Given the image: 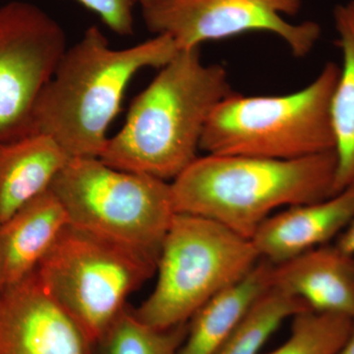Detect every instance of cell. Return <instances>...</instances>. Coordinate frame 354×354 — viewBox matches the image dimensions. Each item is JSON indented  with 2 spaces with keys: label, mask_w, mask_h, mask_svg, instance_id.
<instances>
[{
  "label": "cell",
  "mask_w": 354,
  "mask_h": 354,
  "mask_svg": "<svg viewBox=\"0 0 354 354\" xmlns=\"http://www.w3.org/2000/svg\"><path fill=\"white\" fill-rule=\"evenodd\" d=\"M179 50L167 35L115 50L97 26L66 48L39 94L29 134L50 136L71 158H100L128 84L140 70L162 68Z\"/></svg>",
  "instance_id": "cell-1"
},
{
  "label": "cell",
  "mask_w": 354,
  "mask_h": 354,
  "mask_svg": "<svg viewBox=\"0 0 354 354\" xmlns=\"http://www.w3.org/2000/svg\"><path fill=\"white\" fill-rule=\"evenodd\" d=\"M232 90L227 70L200 48L179 50L140 93L100 160L120 171L174 180L195 160L204 128Z\"/></svg>",
  "instance_id": "cell-2"
},
{
  "label": "cell",
  "mask_w": 354,
  "mask_h": 354,
  "mask_svg": "<svg viewBox=\"0 0 354 354\" xmlns=\"http://www.w3.org/2000/svg\"><path fill=\"white\" fill-rule=\"evenodd\" d=\"M335 151L293 160L247 156L198 157L171 183L176 213L216 221L252 239L277 209L335 195Z\"/></svg>",
  "instance_id": "cell-3"
},
{
  "label": "cell",
  "mask_w": 354,
  "mask_h": 354,
  "mask_svg": "<svg viewBox=\"0 0 354 354\" xmlns=\"http://www.w3.org/2000/svg\"><path fill=\"white\" fill-rule=\"evenodd\" d=\"M328 62L306 87L281 95H227L209 116L200 149L208 155L293 160L335 151L332 97L339 75Z\"/></svg>",
  "instance_id": "cell-4"
},
{
  "label": "cell",
  "mask_w": 354,
  "mask_h": 354,
  "mask_svg": "<svg viewBox=\"0 0 354 354\" xmlns=\"http://www.w3.org/2000/svg\"><path fill=\"white\" fill-rule=\"evenodd\" d=\"M260 261L250 239L208 218L176 213L160 248L155 288L133 312L153 329L188 323Z\"/></svg>",
  "instance_id": "cell-5"
},
{
  "label": "cell",
  "mask_w": 354,
  "mask_h": 354,
  "mask_svg": "<svg viewBox=\"0 0 354 354\" xmlns=\"http://www.w3.org/2000/svg\"><path fill=\"white\" fill-rule=\"evenodd\" d=\"M50 188L70 225L158 260L176 214L171 183L114 169L99 158H71Z\"/></svg>",
  "instance_id": "cell-6"
},
{
  "label": "cell",
  "mask_w": 354,
  "mask_h": 354,
  "mask_svg": "<svg viewBox=\"0 0 354 354\" xmlns=\"http://www.w3.org/2000/svg\"><path fill=\"white\" fill-rule=\"evenodd\" d=\"M158 260L69 225L36 269L51 297L97 346L127 297L157 271Z\"/></svg>",
  "instance_id": "cell-7"
},
{
  "label": "cell",
  "mask_w": 354,
  "mask_h": 354,
  "mask_svg": "<svg viewBox=\"0 0 354 354\" xmlns=\"http://www.w3.org/2000/svg\"><path fill=\"white\" fill-rule=\"evenodd\" d=\"M301 0H160L142 6L147 28L167 35L179 50L200 48L247 32H267L285 41L297 57H306L320 38L312 21L291 24L283 15H295Z\"/></svg>",
  "instance_id": "cell-8"
},
{
  "label": "cell",
  "mask_w": 354,
  "mask_h": 354,
  "mask_svg": "<svg viewBox=\"0 0 354 354\" xmlns=\"http://www.w3.org/2000/svg\"><path fill=\"white\" fill-rule=\"evenodd\" d=\"M66 48L64 30L39 6H0V142L29 135L37 100Z\"/></svg>",
  "instance_id": "cell-9"
},
{
  "label": "cell",
  "mask_w": 354,
  "mask_h": 354,
  "mask_svg": "<svg viewBox=\"0 0 354 354\" xmlns=\"http://www.w3.org/2000/svg\"><path fill=\"white\" fill-rule=\"evenodd\" d=\"M0 354H99L36 271L0 293Z\"/></svg>",
  "instance_id": "cell-10"
},
{
  "label": "cell",
  "mask_w": 354,
  "mask_h": 354,
  "mask_svg": "<svg viewBox=\"0 0 354 354\" xmlns=\"http://www.w3.org/2000/svg\"><path fill=\"white\" fill-rule=\"evenodd\" d=\"M354 218V187L322 201L290 207L269 216L252 241L261 260L279 265L329 244Z\"/></svg>",
  "instance_id": "cell-11"
},
{
  "label": "cell",
  "mask_w": 354,
  "mask_h": 354,
  "mask_svg": "<svg viewBox=\"0 0 354 354\" xmlns=\"http://www.w3.org/2000/svg\"><path fill=\"white\" fill-rule=\"evenodd\" d=\"M271 277L272 286L301 300L312 311L346 316L354 322V255L335 244L272 265Z\"/></svg>",
  "instance_id": "cell-12"
},
{
  "label": "cell",
  "mask_w": 354,
  "mask_h": 354,
  "mask_svg": "<svg viewBox=\"0 0 354 354\" xmlns=\"http://www.w3.org/2000/svg\"><path fill=\"white\" fill-rule=\"evenodd\" d=\"M70 223L64 205L50 188L26 203L0 225L2 290L27 278Z\"/></svg>",
  "instance_id": "cell-13"
},
{
  "label": "cell",
  "mask_w": 354,
  "mask_h": 354,
  "mask_svg": "<svg viewBox=\"0 0 354 354\" xmlns=\"http://www.w3.org/2000/svg\"><path fill=\"white\" fill-rule=\"evenodd\" d=\"M69 158L44 134L0 142V225L48 190Z\"/></svg>",
  "instance_id": "cell-14"
},
{
  "label": "cell",
  "mask_w": 354,
  "mask_h": 354,
  "mask_svg": "<svg viewBox=\"0 0 354 354\" xmlns=\"http://www.w3.org/2000/svg\"><path fill=\"white\" fill-rule=\"evenodd\" d=\"M272 263L261 260L241 281L209 300L188 322L176 354H215L248 310L272 286Z\"/></svg>",
  "instance_id": "cell-15"
},
{
  "label": "cell",
  "mask_w": 354,
  "mask_h": 354,
  "mask_svg": "<svg viewBox=\"0 0 354 354\" xmlns=\"http://www.w3.org/2000/svg\"><path fill=\"white\" fill-rule=\"evenodd\" d=\"M334 17L344 58L330 106L337 156V194L354 187V0L335 7Z\"/></svg>",
  "instance_id": "cell-16"
},
{
  "label": "cell",
  "mask_w": 354,
  "mask_h": 354,
  "mask_svg": "<svg viewBox=\"0 0 354 354\" xmlns=\"http://www.w3.org/2000/svg\"><path fill=\"white\" fill-rule=\"evenodd\" d=\"M306 310L310 309L304 301L271 286L256 300L215 354H260L286 319Z\"/></svg>",
  "instance_id": "cell-17"
},
{
  "label": "cell",
  "mask_w": 354,
  "mask_h": 354,
  "mask_svg": "<svg viewBox=\"0 0 354 354\" xmlns=\"http://www.w3.org/2000/svg\"><path fill=\"white\" fill-rule=\"evenodd\" d=\"M188 323L157 330L125 308L97 344L99 354H176L187 334Z\"/></svg>",
  "instance_id": "cell-18"
},
{
  "label": "cell",
  "mask_w": 354,
  "mask_h": 354,
  "mask_svg": "<svg viewBox=\"0 0 354 354\" xmlns=\"http://www.w3.org/2000/svg\"><path fill=\"white\" fill-rule=\"evenodd\" d=\"M290 335L265 354H337L354 330L346 316L306 310L292 317Z\"/></svg>",
  "instance_id": "cell-19"
},
{
  "label": "cell",
  "mask_w": 354,
  "mask_h": 354,
  "mask_svg": "<svg viewBox=\"0 0 354 354\" xmlns=\"http://www.w3.org/2000/svg\"><path fill=\"white\" fill-rule=\"evenodd\" d=\"M101 18L111 31L120 36L134 32V7L139 0H77Z\"/></svg>",
  "instance_id": "cell-20"
},
{
  "label": "cell",
  "mask_w": 354,
  "mask_h": 354,
  "mask_svg": "<svg viewBox=\"0 0 354 354\" xmlns=\"http://www.w3.org/2000/svg\"><path fill=\"white\" fill-rule=\"evenodd\" d=\"M335 245L339 247L344 253L354 255V218L346 230L337 236Z\"/></svg>",
  "instance_id": "cell-21"
},
{
  "label": "cell",
  "mask_w": 354,
  "mask_h": 354,
  "mask_svg": "<svg viewBox=\"0 0 354 354\" xmlns=\"http://www.w3.org/2000/svg\"><path fill=\"white\" fill-rule=\"evenodd\" d=\"M337 354H354V330Z\"/></svg>",
  "instance_id": "cell-22"
},
{
  "label": "cell",
  "mask_w": 354,
  "mask_h": 354,
  "mask_svg": "<svg viewBox=\"0 0 354 354\" xmlns=\"http://www.w3.org/2000/svg\"><path fill=\"white\" fill-rule=\"evenodd\" d=\"M158 1L160 0H139V3L141 4V6H146Z\"/></svg>",
  "instance_id": "cell-23"
},
{
  "label": "cell",
  "mask_w": 354,
  "mask_h": 354,
  "mask_svg": "<svg viewBox=\"0 0 354 354\" xmlns=\"http://www.w3.org/2000/svg\"><path fill=\"white\" fill-rule=\"evenodd\" d=\"M2 292V288H1V286H0V293Z\"/></svg>",
  "instance_id": "cell-24"
}]
</instances>
